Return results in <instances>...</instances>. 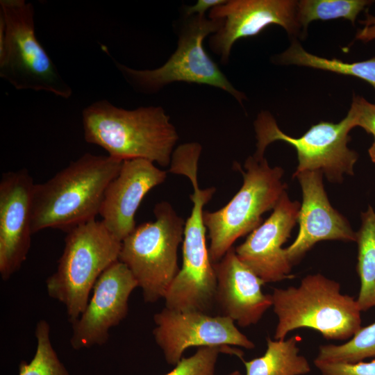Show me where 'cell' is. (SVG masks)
Masks as SVG:
<instances>
[{
  "instance_id": "cell-1",
  "label": "cell",
  "mask_w": 375,
  "mask_h": 375,
  "mask_svg": "<svg viewBox=\"0 0 375 375\" xmlns=\"http://www.w3.org/2000/svg\"><path fill=\"white\" fill-rule=\"evenodd\" d=\"M82 123L88 143L122 161L144 159L167 167L178 140L176 127L161 106L127 110L100 100L83 109Z\"/></svg>"
},
{
  "instance_id": "cell-2",
  "label": "cell",
  "mask_w": 375,
  "mask_h": 375,
  "mask_svg": "<svg viewBox=\"0 0 375 375\" xmlns=\"http://www.w3.org/2000/svg\"><path fill=\"white\" fill-rule=\"evenodd\" d=\"M122 162L85 153L47 181L35 184L33 233L46 228L67 232L96 219L106 188Z\"/></svg>"
},
{
  "instance_id": "cell-3",
  "label": "cell",
  "mask_w": 375,
  "mask_h": 375,
  "mask_svg": "<svg viewBox=\"0 0 375 375\" xmlns=\"http://www.w3.org/2000/svg\"><path fill=\"white\" fill-rule=\"evenodd\" d=\"M272 297L278 318L274 340H284L302 328L317 331L327 340H349L362 327L356 299L321 274L305 276L297 287L274 288Z\"/></svg>"
},
{
  "instance_id": "cell-4",
  "label": "cell",
  "mask_w": 375,
  "mask_h": 375,
  "mask_svg": "<svg viewBox=\"0 0 375 375\" xmlns=\"http://www.w3.org/2000/svg\"><path fill=\"white\" fill-rule=\"evenodd\" d=\"M121 247L122 241L96 219L67 232L57 269L46 287L48 295L65 306L71 324L85 309L99 277L119 260Z\"/></svg>"
},
{
  "instance_id": "cell-5",
  "label": "cell",
  "mask_w": 375,
  "mask_h": 375,
  "mask_svg": "<svg viewBox=\"0 0 375 375\" xmlns=\"http://www.w3.org/2000/svg\"><path fill=\"white\" fill-rule=\"evenodd\" d=\"M0 77L17 90L69 99L72 90L38 40L34 8L24 0L0 1Z\"/></svg>"
},
{
  "instance_id": "cell-6",
  "label": "cell",
  "mask_w": 375,
  "mask_h": 375,
  "mask_svg": "<svg viewBox=\"0 0 375 375\" xmlns=\"http://www.w3.org/2000/svg\"><path fill=\"white\" fill-rule=\"evenodd\" d=\"M221 19L205 15L185 16L178 31L177 48L160 67L152 69H136L112 59L124 80L136 92L151 94L176 82L207 85L222 90L240 104L247 99L244 94L234 88L206 52L205 39L216 33Z\"/></svg>"
},
{
  "instance_id": "cell-7",
  "label": "cell",
  "mask_w": 375,
  "mask_h": 375,
  "mask_svg": "<svg viewBox=\"0 0 375 375\" xmlns=\"http://www.w3.org/2000/svg\"><path fill=\"white\" fill-rule=\"evenodd\" d=\"M234 166L243 177L239 191L223 208L214 212L203 211L212 264L219 262L238 238L262 223V215L274 209L287 189L282 180L283 169L271 167L265 157H248L244 171L238 163Z\"/></svg>"
},
{
  "instance_id": "cell-8",
  "label": "cell",
  "mask_w": 375,
  "mask_h": 375,
  "mask_svg": "<svg viewBox=\"0 0 375 375\" xmlns=\"http://www.w3.org/2000/svg\"><path fill=\"white\" fill-rule=\"evenodd\" d=\"M153 213L154 221L136 226L122 240L119 256L149 303L164 299L180 270L178 249L185 223L167 201L156 204Z\"/></svg>"
},
{
  "instance_id": "cell-9",
  "label": "cell",
  "mask_w": 375,
  "mask_h": 375,
  "mask_svg": "<svg viewBox=\"0 0 375 375\" xmlns=\"http://www.w3.org/2000/svg\"><path fill=\"white\" fill-rule=\"evenodd\" d=\"M198 162L188 161L179 174L190 181L193 203L185 223L183 240V263L164 297L166 308L178 311H199L209 313L215 302L217 278L206 244V227L203 206L212 199L216 189H201L199 185Z\"/></svg>"
},
{
  "instance_id": "cell-10",
  "label": "cell",
  "mask_w": 375,
  "mask_h": 375,
  "mask_svg": "<svg viewBox=\"0 0 375 375\" xmlns=\"http://www.w3.org/2000/svg\"><path fill=\"white\" fill-rule=\"evenodd\" d=\"M355 127L348 112L338 123L321 121L303 135L293 138L281 131L268 111H261L254 122L257 140V158L264 157L267 147L276 141L292 145L297 151L298 165L295 174L307 171L321 172L331 183H342L344 174L353 175L358 153L350 149V131Z\"/></svg>"
},
{
  "instance_id": "cell-11",
  "label": "cell",
  "mask_w": 375,
  "mask_h": 375,
  "mask_svg": "<svg viewBox=\"0 0 375 375\" xmlns=\"http://www.w3.org/2000/svg\"><path fill=\"white\" fill-rule=\"evenodd\" d=\"M155 341L167 363L176 365L190 347H217L243 360L242 351L255 347L254 343L226 315H210L199 311H178L165 307L153 316Z\"/></svg>"
},
{
  "instance_id": "cell-12",
  "label": "cell",
  "mask_w": 375,
  "mask_h": 375,
  "mask_svg": "<svg viewBox=\"0 0 375 375\" xmlns=\"http://www.w3.org/2000/svg\"><path fill=\"white\" fill-rule=\"evenodd\" d=\"M297 4L294 0H226L209 12L208 18L222 21L219 29L209 36V47L226 65L235 42L256 36L270 25L297 36L301 29Z\"/></svg>"
},
{
  "instance_id": "cell-13",
  "label": "cell",
  "mask_w": 375,
  "mask_h": 375,
  "mask_svg": "<svg viewBox=\"0 0 375 375\" xmlns=\"http://www.w3.org/2000/svg\"><path fill=\"white\" fill-rule=\"evenodd\" d=\"M136 288V279L123 262L117 260L106 269L96 281L85 309L72 324V347L80 350L104 344L110 328L126 317L128 299Z\"/></svg>"
},
{
  "instance_id": "cell-14",
  "label": "cell",
  "mask_w": 375,
  "mask_h": 375,
  "mask_svg": "<svg viewBox=\"0 0 375 375\" xmlns=\"http://www.w3.org/2000/svg\"><path fill=\"white\" fill-rule=\"evenodd\" d=\"M35 184L26 169L0 180V275L8 280L26 260L31 245Z\"/></svg>"
},
{
  "instance_id": "cell-15",
  "label": "cell",
  "mask_w": 375,
  "mask_h": 375,
  "mask_svg": "<svg viewBox=\"0 0 375 375\" xmlns=\"http://www.w3.org/2000/svg\"><path fill=\"white\" fill-rule=\"evenodd\" d=\"M301 204L292 201L287 191L281 197L271 215L235 248L240 260L265 283L291 278L293 266L283 244L297 222Z\"/></svg>"
},
{
  "instance_id": "cell-16",
  "label": "cell",
  "mask_w": 375,
  "mask_h": 375,
  "mask_svg": "<svg viewBox=\"0 0 375 375\" xmlns=\"http://www.w3.org/2000/svg\"><path fill=\"white\" fill-rule=\"evenodd\" d=\"M324 174L319 171L293 174L302 190L297 222L298 234L285 248V255L293 265L317 242L323 240L356 242V232L347 219L331 204L323 183Z\"/></svg>"
},
{
  "instance_id": "cell-17",
  "label": "cell",
  "mask_w": 375,
  "mask_h": 375,
  "mask_svg": "<svg viewBox=\"0 0 375 375\" xmlns=\"http://www.w3.org/2000/svg\"><path fill=\"white\" fill-rule=\"evenodd\" d=\"M166 178L167 172L149 160L122 162L118 174L106 188L99 214L116 238L122 242L135 230V215L142 199Z\"/></svg>"
},
{
  "instance_id": "cell-18",
  "label": "cell",
  "mask_w": 375,
  "mask_h": 375,
  "mask_svg": "<svg viewBox=\"0 0 375 375\" xmlns=\"http://www.w3.org/2000/svg\"><path fill=\"white\" fill-rule=\"evenodd\" d=\"M213 266L215 302L223 315L242 327L257 324L273 304L272 294L262 291L264 281L240 260L233 247Z\"/></svg>"
},
{
  "instance_id": "cell-19",
  "label": "cell",
  "mask_w": 375,
  "mask_h": 375,
  "mask_svg": "<svg viewBox=\"0 0 375 375\" xmlns=\"http://www.w3.org/2000/svg\"><path fill=\"white\" fill-rule=\"evenodd\" d=\"M299 338L284 340L267 338L265 353L251 360H242L245 375H304L310 370V364L299 354Z\"/></svg>"
},
{
  "instance_id": "cell-20",
  "label": "cell",
  "mask_w": 375,
  "mask_h": 375,
  "mask_svg": "<svg viewBox=\"0 0 375 375\" xmlns=\"http://www.w3.org/2000/svg\"><path fill=\"white\" fill-rule=\"evenodd\" d=\"M360 219L356 239V271L360 283L356 301L362 312L375 307V211L371 206L361 212Z\"/></svg>"
},
{
  "instance_id": "cell-21",
  "label": "cell",
  "mask_w": 375,
  "mask_h": 375,
  "mask_svg": "<svg viewBox=\"0 0 375 375\" xmlns=\"http://www.w3.org/2000/svg\"><path fill=\"white\" fill-rule=\"evenodd\" d=\"M274 59L283 65L308 67L357 77L369 83L375 90V57L363 61L346 62L337 58H326L310 53L294 40Z\"/></svg>"
},
{
  "instance_id": "cell-22",
  "label": "cell",
  "mask_w": 375,
  "mask_h": 375,
  "mask_svg": "<svg viewBox=\"0 0 375 375\" xmlns=\"http://www.w3.org/2000/svg\"><path fill=\"white\" fill-rule=\"evenodd\" d=\"M372 1L367 0H301L297 4L299 23L305 32L312 21L343 18L354 24L358 14Z\"/></svg>"
},
{
  "instance_id": "cell-23",
  "label": "cell",
  "mask_w": 375,
  "mask_h": 375,
  "mask_svg": "<svg viewBox=\"0 0 375 375\" xmlns=\"http://www.w3.org/2000/svg\"><path fill=\"white\" fill-rule=\"evenodd\" d=\"M371 357H375V322L361 327L344 344L321 345L315 360L353 363Z\"/></svg>"
},
{
  "instance_id": "cell-24",
  "label": "cell",
  "mask_w": 375,
  "mask_h": 375,
  "mask_svg": "<svg viewBox=\"0 0 375 375\" xmlns=\"http://www.w3.org/2000/svg\"><path fill=\"white\" fill-rule=\"evenodd\" d=\"M35 335V355L30 362L20 363L18 375H69L51 345L49 322L44 319L38 322Z\"/></svg>"
},
{
  "instance_id": "cell-25",
  "label": "cell",
  "mask_w": 375,
  "mask_h": 375,
  "mask_svg": "<svg viewBox=\"0 0 375 375\" xmlns=\"http://www.w3.org/2000/svg\"><path fill=\"white\" fill-rule=\"evenodd\" d=\"M220 353H226L217 347H199L191 356L183 358L165 375H215V365Z\"/></svg>"
},
{
  "instance_id": "cell-26",
  "label": "cell",
  "mask_w": 375,
  "mask_h": 375,
  "mask_svg": "<svg viewBox=\"0 0 375 375\" xmlns=\"http://www.w3.org/2000/svg\"><path fill=\"white\" fill-rule=\"evenodd\" d=\"M322 375H375V358L369 362H331L314 360Z\"/></svg>"
},
{
  "instance_id": "cell-27",
  "label": "cell",
  "mask_w": 375,
  "mask_h": 375,
  "mask_svg": "<svg viewBox=\"0 0 375 375\" xmlns=\"http://www.w3.org/2000/svg\"><path fill=\"white\" fill-rule=\"evenodd\" d=\"M349 112L352 115L355 127L362 128L375 138V103L362 97L354 96Z\"/></svg>"
},
{
  "instance_id": "cell-28",
  "label": "cell",
  "mask_w": 375,
  "mask_h": 375,
  "mask_svg": "<svg viewBox=\"0 0 375 375\" xmlns=\"http://www.w3.org/2000/svg\"><path fill=\"white\" fill-rule=\"evenodd\" d=\"M226 0H199L192 6H186L184 9V16L205 15L207 10L225 3Z\"/></svg>"
},
{
  "instance_id": "cell-29",
  "label": "cell",
  "mask_w": 375,
  "mask_h": 375,
  "mask_svg": "<svg viewBox=\"0 0 375 375\" xmlns=\"http://www.w3.org/2000/svg\"><path fill=\"white\" fill-rule=\"evenodd\" d=\"M360 23L363 27L358 31L356 39L365 42L375 40V15L367 13Z\"/></svg>"
},
{
  "instance_id": "cell-30",
  "label": "cell",
  "mask_w": 375,
  "mask_h": 375,
  "mask_svg": "<svg viewBox=\"0 0 375 375\" xmlns=\"http://www.w3.org/2000/svg\"><path fill=\"white\" fill-rule=\"evenodd\" d=\"M368 152H369V155L370 156L372 161L375 163V138H374V141L372 143L370 148L369 149Z\"/></svg>"
},
{
  "instance_id": "cell-31",
  "label": "cell",
  "mask_w": 375,
  "mask_h": 375,
  "mask_svg": "<svg viewBox=\"0 0 375 375\" xmlns=\"http://www.w3.org/2000/svg\"><path fill=\"white\" fill-rule=\"evenodd\" d=\"M228 375H242L239 371H235Z\"/></svg>"
}]
</instances>
